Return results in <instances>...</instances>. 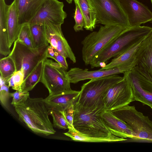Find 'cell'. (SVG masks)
I'll use <instances>...</instances> for the list:
<instances>
[{
    "label": "cell",
    "mask_w": 152,
    "mask_h": 152,
    "mask_svg": "<svg viewBox=\"0 0 152 152\" xmlns=\"http://www.w3.org/2000/svg\"><path fill=\"white\" fill-rule=\"evenodd\" d=\"M152 32L151 27L141 26L126 29L114 41L94 57L89 65L91 68L104 66L112 58L123 53L141 42Z\"/></svg>",
    "instance_id": "cell-1"
},
{
    "label": "cell",
    "mask_w": 152,
    "mask_h": 152,
    "mask_svg": "<svg viewBox=\"0 0 152 152\" xmlns=\"http://www.w3.org/2000/svg\"><path fill=\"white\" fill-rule=\"evenodd\" d=\"M14 107L19 120L34 133L46 136L56 133L43 98L29 97L25 103Z\"/></svg>",
    "instance_id": "cell-2"
},
{
    "label": "cell",
    "mask_w": 152,
    "mask_h": 152,
    "mask_svg": "<svg viewBox=\"0 0 152 152\" xmlns=\"http://www.w3.org/2000/svg\"><path fill=\"white\" fill-rule=\"evenodd\" d=\"M73 125L80 133L91 137L114 139L119 141L127 140L113 135L105 125L100 114L104 107L95 109L84 107L76 102L74 104Z\"/></svg>",
    "instance_id": "cell-3"
},
{
    "label": "cell",
    "mask_w": 152,
    "mask_h": 152,
    "mask_svg": "<svg viewBox=\"0 0 152 152\" xmlns=\"http://www.w3.org/2000/svg\"><path fill=\"white\" fill-rule=\"evenodd\" d=\"M120 26H101L97 31L87 35L82 41V59L86 65L94 57L114 41L126 30Z\"/></svg>",
    "instance_id": "cell-4"
},
{
    "label": "cell",
    "mask_w": 152,
    "mask_h": 152,
    "mask_svg": "<svg viewBox=\"0 0 152 152\" xmlns=\"http://www.w3.org/2000/svg\"><path fill=\"white\" fill-rule=\"evenodd\" d=\"M123 77L115 74L91 79L81 87L76 102L86 107L95 109L104 107L103 98L107 90Z\"/></svg>",
    "instance_id": "cell-5"
},
{
    "label": "cell",
    "mask_w": 152,
    "mask_h": 152,
    "mask_svg": "<svg viewBox=\"0 0 152 152\" xmlns=\"http://www.w3.org/2000/svg\"><path fill=\"white\" fill-rule=\"evenodd\" d=\"M111 111L132 129L134 136L133 140L152 142V121L137 111L134 106L128 104Z\"/></svg>",
    "instance_id": "cell-6"
},
{
    "label": "cell",
    "mask_w": 152,
    "mask_h": 152,
    "mask_svg": "<svg viewBox=\"0 0 152 152\" xmlns=\"http://www.w3.org/2000/svg\"><path fill=\"white\" fill-rule=\"evenodd\" d=\"M95 10L97 23L104 25L130 27L119 0H90Z\"/></svg>",
    "instance_id": "cell-7"
},
{
    "label": "cell",
    "mask_w": 152,
    "mask_h": 152,
    "mask_svg": "<svg viewBox=\"0 0 152 152\" xmlns=\"http://www.w3.org/2000/svg\"><path fill=\"white\" fill-rule=\"evenodd\" d=\"M48 45L33 50L17 39L14 42L12 49L9 56L14 61L16 71H23L24 79L40 61L47 58Z\"/></svg>",
    "instance_id": "cell-8"
},
{
    "label": "cell",
    "mask_w": 152,
    "mask_h": 152,
    "mask_svg": "<svg viewBox=\"0 0 152 152\" xmlns=\"http://www.w3.org/2000/svg\"><path fill=\"white\" fill-rule=\"evenodd\" d=\"M66 70L58 63L45 58L40 80L48 89L49 95L61 93L72 90Z\"/></svg>",
    "instance_id": "cell-9"
},
{
    "label": "cell",
    "mask_w": 152,
    "mask_h": 152,
    "mask_svg": "<svg viewBox=\"0 0 152 152\" xmlns=\"http://www.w3.org/2000/svg\"><path fill=\"white\" fill-rule=\"evenodd\" d=\"M131 88L124 75L120 80L110 87L103 98L105 110L112 111L135 101Z\"/></svg>",
    "instance_id": "cell-10"
},
{
    "label": "cell",
    "mask_w": 152,
    "mask_h": 152,
    "mask_svg": "<svg viewBox=\"0 0 152 152\" xmlns=\"http://www.w3.org/2000/svg\"><path fill=\"white\" fill-rule=\"evenodd\" d=\"M137 59L117 67L104 70L89 71L88 69L79 67L72 68L67 72V75L70 83H76L86 80L100 78L115 74L124 73L134 67L137 63Z\"/></svg>",
    "instance_id": "cell-11"
},
{
    "label": "cell",
    "mask_w": 152,
    "mask_h": 152,
    "mask_svg": "<svg viewBox=\"0 0 152 152\" xmlns=\"http://www.w3.org/2000/svg\"><path fill=\"white\" fill-rule=\"evenodd\" d=\"M64 7L63 3L58 0H46L29 23L61 25L67 16Z\"/></svg>",
    "instance_id": "cell-12"
},
{
    "label": "cell",
    "mask_w": 152,
    "mask_h": 152,
    "mask_svg": "<svg viewBox=\"0 0 152 152\" xmlns=\"http://www.w3.org/2000/svg\"><path fill=\"white\" fill-rule=\"evenodd\" d=\"M135 100L150 107L152 106V82L142 75L134 67L125 72Z\"/></svg>",
    "instance_id": "cell-13"
},
{
    "label": "cell",
    "mask_w": 152,
    "mask_h": 152,
    "mask_svg": "<svg viewBox=\"0 0 152 152\" xmlns=\"http://www.w3.org/2000/svg\"><path fill=\"white\" fill-rule=\"evenodd\" d=\"M45 34L48 43L66 58H69L73 63L76 58L63 34L61 25L50 23L44 24Z\"/></svg>",
    "instance_id": "cell-14"
},
{
    "label": "cell",
    "mask_w": 152,
    "mask_h": 152,
    "mask_svg": "<svg viewBox=\"0 0 152 152\" xmlns=\"http://www.w3.org/2000/svg\"><path fill=\"white\" fill-rule=\"evenodd\" d=\"M125 12L130 27L152 20V12L146 6L137 0H119Z\"/></svg>",
    "instance_id": "cell-15"
},
{
    "label": "cell",
    "mask_w": 152,
    "mask_h": 152,
    "mask_svg": "<svg viewBox=\"0 0 152 152\" xmlns=\"http://www.w3.org/2000/svg\"><path fill=\"white\" fill-rule=\"evenodd\" d=\"M134 67L143 76L152 82V32L141 42L137 52Z\"/></svg>",
    "instance_id": "cell-16"
},
{
    "label": "cell",
    "mask_w": 152,
    "mask_h": 152,
    "mask_svg": "<svg viewBox=\"0 0 152 152\" xmlns=\"http://www.w3.org/2000/svg\"><path fill=\"white\" fill-rule=\"evenodd\" d=\"M100 115L105 125L112 133L117 137L133 140L134 137L132 129L127 124L118 118L111 111L104 110Z\"/></svg>",
    "instance_id": "cell-17"
},
{
    "label": "cell",
    "mask_w": 152,
    "mask_h": 152,
    "mask_svg": "<svg viewBox=\"0 0 152 152\" xmlns=\"http://www.w3.org/2000/svg\"><path fill=\"white\" fill-rule=\"evenodd\" d=\"M46 0H15L19 26L29 23Z\"/></svg>",
    "instance_id": "cell-18"
},
{
    "label": "cell",
    "mask_w": 152,
    "mask_h": 152,
    "mask_svg": "<svg viewBox=\"0 0 152 152\" xmlns=\"http://www.w3.org/2000/svg\"><path fill=\"white\" fill-rule=\"evenodd\" d=\"M80 91L72 90L52 95H49L44 102L49 109L63 111L74 104L79 96Z\"/></svg>",
    "instance_id": "cell-19"
},
{
    "label": "cell",
    "mask_w": 152,
    "mask_h": 152,
    "mask_svg": "<svg viewBox=\"0 0 152 152\" xmlns=\"http://www.w3.org/2000/svg\"><path fill=\"white\" fill-rule=\"evenodd\" d=\"M10 5L6 3L5 0H0V53L4 56L9 55L11 52L7 25L8 12Z\"/></svg>",
    "instance_id": "cell-20"
},
{
    "label": "cell",
    "mask_w": 152,
    "mask_h": 152,
    "mask_svg": "<svg viewBox=\"0 0 152 152\" xmlns=\"http://www.w3.org/2000/svg\"><path fill=\"white\" fill-rule=\"evenodd\" d=\"M7 25L9 45L10 48L17 39L21 26L18 23V15L15 0H14L9 8L7 15Z\"/></svg>",
    "instance_id": "cell-21"
},
{
    "label": "cell",
    "mask_w": 152,
    "mask_h": 152,
    "mask_svg": "<svg viewBox=\"0 0 152 152\" xmlns=\"http://www.w3.org/2000/svg\"><path fill=\"white\" fill-rule=\"evenodd\" d=\"M83 13L86 30L92 31L97 23L95 10L90 0H77Z\"/></svg>",
    "instance_id": "cell-22"
},
{
    "label": "cell",
    "mask_w": 152,
    "mask_h": 152,
    "mask_svg": "<svg viewBox=\"0 0 152 152\" xmlns=\"http://www.w3.org/2000/svg\"><path fill=\"white\" fill-rule=\"evenodd\" d=\"M142 42L135 45L118 56L114 58L109 63L101 67L100 69L104 70L113 68L133 60L137 57V51Z\"/></svg>",
    "instance_id": "cell-23"
},
{
    "label": "cell",
    "mask_w": 152,
    "mask_h": 152,
    "mask_svg": "<svg viewBox=\"0 0 152 152\" xmlns=\"http://www.w3.org/2000/svg\"><path fill=\"white\" fill-rule=\"evenodd\" d=\"M45 59L40 61L33 71L24 79L21 86V90L29 92L40 81Z\"/></svg>",
    "instance_id": "cell-24"
},
{
    "label": "cell",
    "mask_w": 152,
    "mask_h": 152,
    "mask_svg": "<svg viewBox=\"0 0 152 152\" xmlns=\"http://www.w3.org/2000/svg\"><path fill=\"white\" fill-rule=\"evenodd\" d=\"M68 129L67 132L64 133V134L75 141L89 142H111L119 141L118 140L114 139L89 136L80 133L74 128H69Z\"/></svg>",
    "instance_id": "cell-25"
},
{
    "label": "cell",
    "mask_w": 152,
    "mask_h": 152,
    "mask_svg": "<svg viewBox=\"0 0 152 152\" xmlns=\"http://www.w3.org/2000/svg\"><path fill=\"white\" fill-rule=\"evenodd\" d=\"M34 46L38 49L49 45L46 38L44 25L30 24Z\"/></svg>",
    "instance_id": "cell-26"
},
{
    "label": "cell",
    "mask_w": 152,
    "mask_h": 152,
    "mask_svg": "<svg viewBox=\"0 0 152 152\" xmlns=\"http://www.w3.org/2000/svg\"><path fill=\"white\" fill-rule=\"evenodd\" d=\"M16 71L15 62L10 56L8 55L0 59V79L7 84L9 79Z\"/></svg>",
    "instance_id": "cell-27"
},
{
    "label": "cell",
    "mask_w": 152,
    "mask_h": 152,
    "mask_svg": "<svg viewBox=\"0 0 152 152\" xmlns=\"http://www.w3.org/2000/svg\"><path fill=\"white\" fill-rule=\"evenodd\" d=\"M17 39L32 49H37L33 44L29 23L21 26Z\"/></svg>",
    "instance_id": "cell-28"
},
{
    "label": "cell",
    "mask_w": 152,
    "mask_h": 152,
    "mask_svg": "<svg viewBox=\"0 0 152 152\" xmlns=\"http://www.w3.org/2000/svg\"><path fill=\"white\" fill-rule=\"evenodd\" d=\"M49 115L53 119V126L59 129H66L69 128L68 124L63 115L58 110L49 109Z\"/></svg>",
    "instance_id": "cell-29"
},
{
    "label": "cell",
    "mask_w": 152,
    "mask_h": 152,
    "mask_svg": "<svg viewBox=\"0 0 152 152\" xmlns=\"http://www.w3.org/2000/svg\"><path fill=\"white\" fill-rule=\"evenodd\" d=\"M24 80V75L22 70L17 71L7 81L9 87L15 90H21V86Z\"/></svg>",
    "instance_id": "cell-30"
},
{
    "label": "cell",
    "mask_w": 152,
    "mask_h": 152,
    "mask_svg": "<svg viewBox=\"0 0 152 152\" xmlns=\"http://www.w3.org/2000/svg\"><path fill=\"white\" fill-rule=\"evenodd\" d=\"M75 5L74 16L75 24L74 29L75 32L83 30L85 26L84 16L77 0H73Z\"/></svg>",
    "instance_id": "cell-31"
},
{
    "label": "cell",
    "mask_w": 152,
    "mask_h": 152,
    "mask_svg": "<svg viewBox=\"0 0 152 152\" xmlns=\"http://www.w3.org/2000/svg\"><path fill=\"white\" fill-rule=\"evenodd\" d=\"M9 96L12 97L11 104L14 107L25 103L29 97V94L28 91L20 90H16L13 93H10Z\"/></svg>",
    "instance_id": "cell-32"
},
{
    "label": "cell",
    "mask_w": 152,
    "mask_h": 152,
    "mask_svg": "<svg viewBox=\"0 0 152 152\" xmlns=\"http://www.w3.org/2000/svg\"><path fill=\"white\" fill-rule=\"evenodd\" d=\"M0 100L1 103L4 106L7 107L9 96L8 85L0 79Z\"/></svg>",
    "instance_id": "cell-33"
},
{
    "label": "cell",
    "mask_w": 152,
    "mask_h": 152,
    "mask_svg": "<svg viewBox=\"0 0 152 152\" xmlns=\"http://www.w3.org/2000/svg\"><path fill=\"white\" fill-rule=\"evenodd\" d=\"M74 104H72L64 111H60L64 116L68 124L69 129L74 128L73 125Z\"/></svg>",
    "instance_id": "cell-34"
},
{
    "label": "cell",
    "mask_w": 152,
    "mask_h": 152,
    "mask_svg": "<svg viewBox=\"0 0 152 152\" xmlns=\"http://www.w3.org/2000/svg\"><path fill=\"white\" fill-rule=\"evenodd\" d=\"M50 58L55 60L66 70L68 69V66L66 61V58L55 49L54 48V51Z\"/></svg>",
    "instance_id": "cell-35"
},
{
    "label": "cell",
    "mask_w": 152,
    "mask_h": 152,
    "mask_svg": "<svg viewBox=\"0 0 152 152\" xmlns=\"http://www.w3.org/2000/svg\"><path fill=\"white\" fill-rule=\"evenodd\" d=\"M68 3L70 4L72 2V1L73 0H65Z\"/></svg>",
    "instance_id": "cell-36"
},
{
    "label": "cell",
    "mask_w": 152,
    "mask_h": 152,
    "mask_svg": "<svg viewBox=\"0 0 152 152\" xmlns=\"http://www.w3.org/2000/svg\"><path fill=\"white\" fill-rule=\"evenodd\" d=\"M150 107H151V108L152 109V106H151Z\"/></svg>",
    "instance_id": "cell-37"
}]
</instances>
